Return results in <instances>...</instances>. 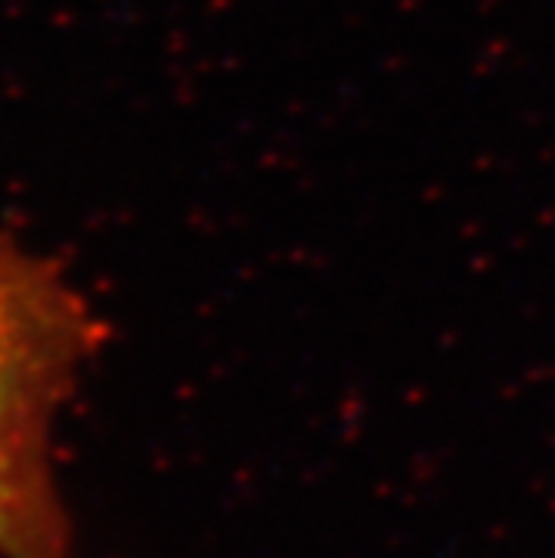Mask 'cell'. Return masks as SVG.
I'll use <instances>...</instances> for the list:
<instances>
[{
    "label": "cell",
    "instance_id": "6da1fadb",
    "mask_svg": "<svg viewBox=\"0 0 555 558\" xmlns=\"http://www.w3.org/2000/svg\"><path fill=\"white\" fill-rule=\"evenodd\" d=\"M97 341L81 294L0 244V558H74L55 428Z\"/></svg>",
    "mask_w": 555,
    "mask_h": 558
}]
</instances>
